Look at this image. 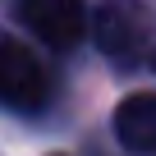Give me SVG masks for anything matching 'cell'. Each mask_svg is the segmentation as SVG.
<instances>
[{
  "label": "cell",
  "mask_w": 156,
  "mask_h": 156,
  "mask_svg": "<svg viewBox=\"0 0 156 156\" xmlns=\"http://www.w3.org/2000/svg\"><path fill=\"white\" fill-rule=\"evenodd\" d=\"M115 138L129 151H156V92H133L115 106Z\"/></svg>",
  "instance_id": "cell-4"
},
{
  "label": "cell",
  "mask_w": 156,
  "mask_h": 156,
  "mask_svg": "<svg viewBox=\"0 0 156 156\" xmlns=\"http://www.w3.org/2000/svg\"><path fill=\"white\" fill-rule=\"evenodd\" d=\"M51 101V73L37 60L32 46H23L14 32L0 28V106L19 115H37Z\"/></svg>",
  "instance_id": "cell-2"
},
{
  "label": "cell",
  "mask_w": 156,
  "mask_h": 156,
  "mask_svg": "<svg viewBox=\"0 0 156 156\" xmlns=\"http://www.w3.org/2000/svg\"><path fill=\"white\" fill-rule=\"evenodd\" d=\"M19 23L51 51H73L87 37V0H19Z\"/></svg>",
  "instance_id": "cell-3"
},
{
  "label": "cell",
  "mask_w": 156,
  "mask_h": 156,
  "mask_svg": "<svg viewBox=\"0 0 156 156\" xmlns=\"http://www.w3.org/2000/svg\"><path fill=\"white\" fill-rule=\"evenodd\" d=\"M151 69H156V51H151Z\"/></svg>",
  "instance_id": "cell-5"
},
{
  "label": "cell",
  "mask_w": 156,
  "mask_h": 156,
  "mask_svg": "<svg viewBox=\"0 0 156 156\" xmlns=\"http://www.w3.org/2000/svg\"><path fill=\"white\" fill-rule=\"evenodd\" d=\"M92 41L110 64H142L156 51V14L138 0H101L92 14Z\"/></svg>",
  "instance_id": "cell-1"
}]
</instances>
